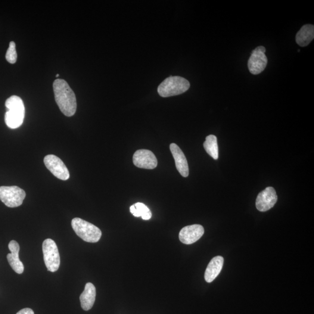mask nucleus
Wrapping results in <instances>:
<instances>
[{
  "instance_id": "obj_1",
  "label": "nucleus",
  "mask_w": 314,
  "mask_h": 314,
  "mask_svg": "<svg viewBox=\"0 0 314 314\" xmlns=\"http://www.w3.org/2000/svg\"><path fill=\"white\" fill-rule=\"evenodd\" d=\"M55 101L65 116L72 117L77 108L75 95L66 81L58 79L53 83Z\"/></svg>"
},
{
  "instance_id": "obj_2",
  "label": "nucleus",
  "mask_w": 314,
  "mask_h": 314,
  "mask_svg": "<svg viewBox=\"0 0 314 314\" xmlns=\"http://www.w3.org/2000/svg\"><path fill=\"white\" fill-rule=\"evenodd\" d=\"M5 106L8 109L5 115L6 125L11 129H17L23 125L25 114L23 99L12 96L6 100Z\"/></svg>"
},
{
  "instance_id": "obj_3",
  "label": "nucleus",
  "mask_w": 314,
  "mask_h": 314,
  "mask_svg": "<svg viewBox=\"0 0 314 314\" xmlns=\"http://www.w3.org/2000/svg\"><path fill=\"white\" fill-rule=\"evenodd\" d=\"M188 80L180 76H170L162 82L158 88V93L161 97H169L182 94L190 88Z\"/></svg>"
},
{
  "instance_id": "obj_4",
  "label": "nucleus",
  "mask_w": 314,
  "mask_h": 314,
  "mask_svg": "<svg viewBox=\"0 0 314 314\" xmlns=\"http://www.w3.org/2000/svg\"><path fill=\"white\" fill-rule=\"evenodd\" d=\"M76 234L84 241L88 242H97L101 239L102 232L98 227L86 220L74 217L71 222Z\"/></svg>"
},
{
  "instance_id": "obj_5",
  "label": "nucleus",
  "mask_w": 314,
  "mask_h": 314,
  "mask_svg": "<svg viewBox=\"0 0 314 314\" xmlns=\"http://www.w3.org/2000/svg\"><path fill=\"white\" fill-rule=\"evenodd\" d=\"M25 197V192L17 186L0 187V200L6 206L10 208L20 206Z\"/></svg>"
},
{
  "instance_id": "obj_6",
  "label": "nucleus",
  "mask_w": 314,
  "mask_h": 314,
  "mask_svg": "<svg viewBox=\"0 0 314 314\" xmlns=\"http://www.w3.org/2000/svg\"><path fill=\"white\" fill-rule=\"evenodd\" d=\"M42 248L47 268L48 271H57L60 266V257L55 242L51 239H47L43 242Z\"/></svg>"
},
{
  "instance_id": "obj_7",
  "label": "nucleus",
  "mask_w": 314,
  "mask_h": 314,
  "mask_svg": "<svg viewBox=\"0 0 314 314\" xmlns=\"http://www.w3.org/2000/svg\"><path fill=\"white\" fill-rule=\"evenodd\" d=\"M266 52V49L263 46L258 47L252 51L248 61V68L251 73L260 74L266 69L268 63Z\"/></svg>"
},
{
  "instance_id": "obj_8",
  "label": "nucleus",
  "mask_w": 314,
  "mask_h": 314,
  "mask_svg": "<svg viewBox=\"0 0 314 314\" xmlns=\"http://www.w3.org/2000/svg\"><path fill=\"white\" fill-rule=\"evenodd\" d=\"M45 166L56 178L63 180L70 178V172L63 161L54 155H48L44 158Z\"/></svg>"
},
{
  "instance_id": "obj_9",
  "label": "nucleus",
  "mask_w": 314,
  "mask_h": 314,
  "mask_svg": "<svg viewBox=\"0 0 314 314\" xmlns=\"http://www.w3.org/2000/svg\"><path fill=\"white\" fill-rule=\"evenodd\" d=\"M133 162L136 167L143 169H153L158 165L157 158L153 152L145 149L135 152Z\"/></svg>"
},
{
  "instance_id": "obj_10",
  "label": "nucleus",
  "mask_w": 314,
  "mask_h": 314,
  "mask_svg": "<svg viewBox=\"0 0 314 314\" xmlns=\"http://www.w3.org/2000/svg\"><path fill=\"white\" fill-rule=\"evenodd\" d=\"M277 200L278 196L274 188H266L258 195L256 203L257 209L261 212H266L271 209Z\"/></svg>"
},
{
  "instance_id": "obj_11",
  "label": "nucleus",
  "mask_w": 314,
  "mask_h": 314,
  "mask_svg": "<svg viewBox=\"0 0 314 314\" xmlns=\"http://www.w3.org/2000/svg\"><path fill=\"white\" fill-rule=\"evenodd\" d=\"M204 234V229L200 225L185 226L179 233V240L183 244H192L198 241Z\"/></svg>"
},
{
  "instance_id": "obj_12",
  "label": "nucleus",
  "mask_w": 314,
  "mask_h": 314,
  "mask_svg": "<svg viewBox=\"0 0 314 314\" xmlns=\"http://www.w3.org/2000/svg\"><path fill=\"white\" fill-rule=\"evenodd\" d=\"M171 153L175 160L177 170L183 177H188L189 174V169L187 159L181 149L175 144L170 145Z\"/></svg>"
},
{
  "instance_id": "obj_13",
  "label": "nucleus",
  "mask_w": 314,
  "mask_h": 314,
  "mask_svg": "<svg viewBox=\"0 0 314 314\" xmlns=\"http://www.w3.org/2000/svg\"><path fill=\"white\" fill-rule=\"evenodd\" d=\"M9 250L11 253L7 254V260L9 265L14 271L18 274H22L24 271V266L23 262L19 258L20 246L18 242L15 241H11L8 244Z\"/></svg>"
},
{
  "instance_id": "obj_14",
  "label": "nucleus",
  "mask_w": 314,
  "mask_h": 314,
  "mask_svg": "<svg viewBox=\"0 0 314 314\" xmlns=\"http://www.w3.org/2000/svg\"><path fill=\"white\" fill-rule=\"evenodd\" d=\"M224 259L221 256H217L211 260L205 272L204 278L208 283H211L219 274L223 268Z\"/></svg>"
},
{
  "instance_id": "obj_15",
  "label": "nucleus",
  "mask_w": 314,
  "mask_h": 314,
  "mask_svg": "<svg viewBox=\"0 0 314 314\" xmlns=\"http://www.w3.org/2000/svg\"><path fill=\"white\" fill-rule=\"evenodd\" d=\"M96 297V289L92 283H87L85 290L81 294L80 301L81 307L85 311L92 309L94 305Z\"/></svg>"
},
{
  "instance_id": "obj_16",
  "label": "nucleus",
  "mask_w": 314,
  "mask_h": 314,
  "mask_svg": "<svg viewBox=\"0 0 314 314\" xmlns=\"http://www.w3.org/2000/svg\"><path fill=\"white\" fill-rule=\"evenodd\" d=\"M314 38V26L313 24H305L298 31L296 41L301 47H306L310 44Z\"/></svg>"
},
{
  "instance_id": "obj_17",
  "label": "nucleus",
  "mask_w": 314,
  "mask_h": 314,
  "mask_svg": "<svg viewBox=\"0 0 314 314\" xmlns=\"http://www.w3.org/2000/svg\"><path fill=\"white\" fill-rule=\"evenodd\" d=\"M204 148L211 157L214 160H217L219 156L218 145L216 136L211 135L207 137L206 141L204 143Z\"/></svg>"
},
{
  "instance_id": "obj_18",
  "label": "nucleus",
  "mask_w": 314,
  "mask_h": 314,
  "mask_svg": "<svg viewBox=\"0 0 314 314\" xmlns=\"http://www.w3.org/2000/svg\"><path fill=\"white\" fill-rule=\"evenodd\" d=\"M6 60L10 64H15L17 60L16 45L14 42L9 43V48L5 55Z\"/></svg>"
},
{
  "instance_id": "obj_19",
  "label": "nucleus",
  "mask_w": 314,
  "mask_h": 314,
  "mask_svg": "<svg viewBox=\"0 0 314 314\" xmlns=\"http://www.w3.org/2000/svg\"><path fill=\"white\" fill-rule=\"evenodd\" d=\"M134 206L136 208V211L135 213L133 214V215L136 217H142L146 213L150 211V209L144 203H137Z\"/></svg>"
},
{
  "instance_id": "obj_20",
  "label": "nucleus",
  "mask_w": 314,
  "mask_h": 314,
  "mask_svg": "<svg viewBox=\"0 0 314 314\" xmlns=\"http://www.w3.org/2000/svg\"><path fill=\"white\" fill-rule=\"evenodd\" d=\"M17 314H35V313L32 309L26 308V309L20 310Z\"/></svg>"
},
{
  "instance_id": "obj_21",
  "label": "nucleus",
  "mask_w": 314,
  "mask_h": 314,
  "mask_svg": "<svg viewBox=\"0 0 314 314\" xmlns=\"http://www.w3.org/2000/svg\"><path fill=\"white\" fill-rule=\"evenodd\" d=\"M152 217V214L150 211H149L148 213H146L144 214V216H142V219L144 220H149Z\"/></svg>"
},
{
  "instance_id": "obj_22",
  "label": "nucleus",
  "mask_w": 314,
  "mask_h": 314,
  "mask_svg": "<svg viewBox=\"0 0 314 314\" xmlns=\"http://www.w3.org/2000/svg\"><path fill=\"white\" fill-rule=\"evenodd\" d=\"M135 211H136V208L134 205H133V206L130 207V213H131L132 214L135 213Z\"/></svg>"
},
{
  "instance_id": "obj_23",
  "label": "nucleus",
  "mask_w": 314,
  "mask_h": 314,
  "mask_svg": "<svg viewBox=\"0 0 314 314\" xmlns=\"http://www.w3.org/2000/svg\"><path fill=\"white\" fill-rule=\"evenodd\" d=\"M59 76H60V74H57V75H56V77H59Z\"/></svg>"
}]
</instances>
